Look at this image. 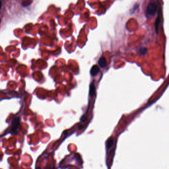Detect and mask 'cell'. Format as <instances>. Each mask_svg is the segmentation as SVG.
<instances>
[{
	"label": "cell",
	"instance_id": "cell-4",
	"mask_svg": "<svg viewBox=\"0 0 169 169\" xmlns=\"http://www.w3.org/2000/svg\"><path fill=\"white\" fill-rule=\"evenodd\" d=\"M99 72V68H98V67L96 65H94L91 67V68L90 69V74L92 76H95L98 74Z\"/></svg>",
	"mask_w": 169,
	"mask_h": 169
},
{
	"label": "cell",
	"instance_id": "cell-1",
	"mask_svg": "<svg viewBox=\"0 0 169 169\" xmlns=\"http://www.w3.org/2000/svg\"><path fill=\"white\" fill-rule=\"evenodd\" d=\"M20 129V118L17 117L13 118L11 122V132L13 133H16L18 132Z\"/></svg>",
	"mask_w": 169,
	"mask_h": 169
},
{
	"label": "cell",
	"instance_id": "cell-9",
	"mask_svg": "<svg viewBox=\"0 0 169 169\" xmlns=\"http://www.w3.org/2000/svg\"><path fill=\"white\" fill-rule=\"evenodd\" d=\"M2 2L1 1H0V9H1V7H2Z\"/></svg>",
	"mask_w": 169,
	"mask_h": 169
},
{
	"label": "cell",
	"instance_id": "cell-8",
	"mask_svg": "<svg viewBox=\"0 0 169 169\" xmlns=\"http://www.w3.org/2000/svg\"><path fill=\"white\" fill-rule=\"evenodd\" d=\"M147 49L145 48H141L139 50V54L140 55H145L147 53Z\"/></svg>",
	"mask_w": 169,
	"mask_h": 169
},
{
	"label": "cell",
	"instance_id": "cell-7",
	"mask_svg": "<svg viewBox=\"0 0 169 169\" xmlns=\"http://www.w3.org/2000/svg\"><path fill=\"white\" fill-rule=\"evenodd\" d=\"M160 23V17L159 16H158V17L157 18L156 22L155 23V30L156 32L157 33V31H158V27H159V25Z\"/></svg>",
	"mask_w": 169,
	"mask_h": 169
},
{
	"label": "cell",
	"instance_id": "cell-5",
	"mask_svg": "<svg viewBox=\"0 0 169 169\" xmlns=\"http://www.w3.org/2000/svg\"><path fill=\"white\" fill-rule=\"evenodd\" d=\"M96 92V88L94 83H91L90 86V95L93 96Z\"/></svg>",
	"mask_w": 169,
	"mask_h": 169
},
{
	"label": "cell",
	"instance_id": "cell-6",
	"mask_svg": "<svg viewBox=\"0 0 169 169\" xmlns=\"http://www.w3.org/2000/svg\"><path fill=\"white\" fill-rule=\"evenodd\" d=\"M114 140L113 138H112V137L110 138L107 140V143H106V146H107V148H110V147L112 146L113 144L114 143Z\"/></svg>",
	"mask_w": 169,
	"mask_h": 169
},
{
	"label": "cell",
	"instance_id": "cell-2",
	"mask_svg": "<svg viewBox=\"0 0 169 169\" xmlns=\"http://www.w3.org/2000/svg\"><path fill=\"white\" fill-rule=\"evenodd\" d=\"M157 11V6L153 2L149 3L147 6L146 12L147 15L149 17H153Z\"/></svg>",
	"mask_w": 169,
	"mask_h": 169
},
{
	"label": "cell",
	"instance_id": "cell-10",
	"mask_svg": "<svg viewBox=\"0 0 169 169\" xmlns=\"http://www.w3.org/2000/svg\"><path fill=\"white\" fill-rule=\"evenodd\" d=\"M36 169H41V168H40V167H37V168Z\"/></svg>",
	"mask_w": 169,
	"mask_h": 169
},
{
	"label": "cell",
	"instance_id": "cell-3",
	"mask_svg": "<svg viewBox=\"0 0 169 169\" xmlns=\"http://www.w3.org/2000/svg\"><path fill=\"white\" fill-rule=\"evenodd\" d=\"M98 64L99 65V66L102 68H103L106 67L107 66V64L105 58L103 56L101 57L98 60Z\"/></svg>",
	"mask_w": 169,
	"mask_h": 169
},
{
	"label": "cell",
	"instance_id": "cell-12",
	"mask_svg": "<svg viewBox=\"0 0 169 169\" xmlns=\"http://www.w3.org/2000/svg\"></svg>",
	"mask_w": 169,
	"mask_h": 169
},
{
	"label": "cell",
	"instance_id": "cell-11",
	"mask_svg": "<svg viewBox=\"0 0 169 169\" xmlns=\"http://www.w3.org/2000/svg\"><path fill=\"white\" fill-rule=\"evenodd\" d=\"M0 22H1V20H0Z\"/></svg>",
	"mask_w": 169,
	"mask_h": 169
}]
</instances>
